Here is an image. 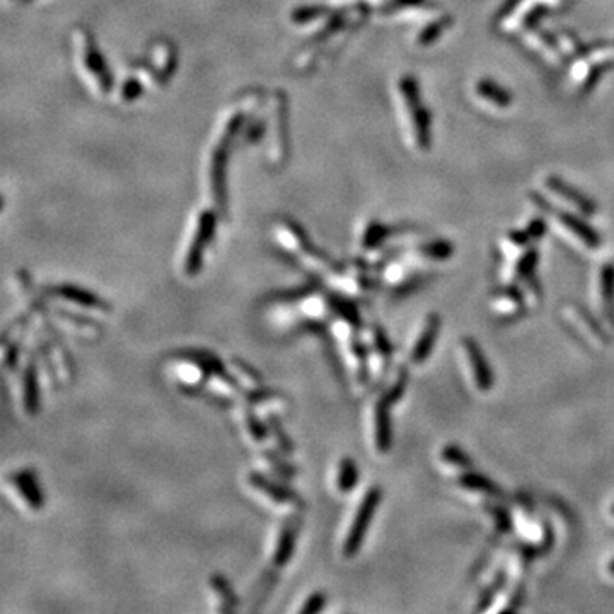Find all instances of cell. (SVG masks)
Wrapping results in <instances>:
<instances>
[{"mask_svg": "<svg viewBox=\"0 0 614 614\" xmlns=\"http://www.w3.org/2000/svg\"><path fill=\"white\" fill-rule=\"evenodd\" d=\"M242 123L241 115H234L227 120L224 132H222L219 142L213 147L212 156H210V168H208V181H210V189H212V195L215 198L217 203L220 205V208L225 207V164H227V151H229V142L230 139H234L236 132L239 130Z\"/></svg>", "mask_w": 614, "mask_h": 614, "instance_id": "6da1fadb", "label": "cell"}, {"mask_svg": "<svg viewBox=\"0 0 614 614\" xmlns=\"http://www.w3.org/2000/svg\"><path fill=\"white\" fill-rule=\"evenodd\" d=\"M382 499V491L379 487H372L370 490H367L365 496L362 499L361 505H358L357 514L353 517V522H351L349 536H346L345 543H343V555L346 558H351L358 553L361 549L363 537H365L367 529H369L370 522H372V517L377 510V505Z\"/></svg>", "mask_w": 614, "mask_h": 614, "instance_id": "7a4b0ae2", "label": "cell"}, {"mask_svg": "<svg viewBox=\"0 0 614 614\" xmlns=\"http://www.w3.org/2000/svg\"><path fill=\"white\" fill-rule=\"evenodd\" d=\"M217 219L212 212L205 210L198 215L195 237H193L192 244H189L187 258H184V272L188 277H196L200 273L201 265H203V254L207 251L210 241L213 239V232H215Z\"/></svg>", "mask_w": 614, "mask_h": 614, "instance_id": "3957f363", "label": "cell"}, {"mask_svg": "<svg viewBox=\"0 0 614 614\" xmlns=\"http://www.w3.org/2000/svg\"><path fill=\"white\" fill-rule=\"evenodd\" d=\"M77 54L80 56V62L84 63V70L86 74L91 77L92 80H96V86L101 92H108L111 89V75L108 74L106 65H104L101 54L96 46L94 42L91 39V36L86 31H79L77 33Z\"/></svg>", "mask_w": 614, "mask_h": 614, "instance_id": "277c9868", "label": "cell"}, {"mask_svg": "<svg viewBox=\"0 0 614 614\" xmlns=\"http://www.w3.org/2000/svg\"><path fill=\"white\" fill-rule=\"evenodd\" d=\"M176 357L183 358L189 363L196 367L198 372L201 374V381H208V379H217V381L227 386L229 389L239 391L241 386L236 379L227 372V369L224 367L219 358L213 357L212 353L203 350H183L180 353H176Z\"/></svg>", "mask_w": 614, "mask_h": 614, "instance_id": "5b68a950", "label": "cell"}, {"mask_svg": "<svg viewBox=\"0 0 614 614\" xmlns=\"http://www.w3.org/2000/svg\"><path fill=\"white\" fill-rule=\"evenodd\" d=\"M248 482L254 490H258L260 494L268 496L272 502L278 505H294V507H302V503H304L301 496H299L294 490H290L289 487H285V484L278 482H272V480H268L265 475H261V472L258 471L249 472Z\"/></svg>", "mask_w": 614, "mask_h": 614, "instance_id": "8992f818", "label": "cell"}, {"mask_svg": "<svg viewBox=\"0 0 614 614\" xmlns=\"http://www.w3.org/2000/svg\"><path fill=\"white\" fill-rule=\"evenodd\" d=\"M12 487L18 490V494L26 502V505L33 510H42L44 507V495L39 487L33 470H21L9 476Z\"/></svg>", "mask_w": 614, "mask_h": 614, "instance_id": "52a82bcc", "label": "cell"}, {"mask_svg": "<svg viewBox=\"0 0 614 614\" xmlns=\"http://www.w3.org/2000/svg\"><path fill=\"white\" fill-rule=\"evenodd\" d=\"M297 531H299V524L296 517H292V519H290L289 522H285L284 527H282L272 560L275 570H280V568H284L290 563V558H292L294 555V549H296Z\"/></svg>", "mask_w": 614, "mask_h": 614, "instance_id": "ba28073f", "label": "cell"}, {"mask_svg": "<svg viewBox=\"0 0 614 614\" xmlns=\"http://www.w3.org/2000/svg\"><path fill=\"white\" fill-rule=\"evenodd\" d=\"M51 292L55 294V296L65 299V301L72 302V304H77L80 307H86V309H96V311H110L111 306L108 304L106 301H103V299L96 296V294L89 292L86 289H80V287L77 285H56L54 287V290Z\"/></svg>", "mask_w": 614, "mask_h": 614, "instance_id": "9c48e42d", "label": "cell"}, {"mask_svg": "<svg viewBox=\"0 0 614 614\" xmlns=\"http://www.w3.org/2000/svg\"><path fill=\"white\" fill-rule=\"evenodd\" d=\"M464 346H466L468 357H470V363L472 369V375H475L476 386L482 391H488L494 387V372H491L490 365H488L487 358H484L480 345H476L471 338L464 340Z\"/></svg>", "mask_w": 614, "mask_h": 614, "instance_id": "30bf717a", "label": "cell"}, {"mask_svg": "<svg viewBox=\"0 0 614 614\" xmlns=\"http://www.w3.org/2000/svg\"><path fill=\"white\" fill-rule=\"evenodd\" d=\"M23 399L24 410L27 415H36L39 410V382H38V369L31 358L26 365L23 375Z\"/></svg>", "mask_w": 614, "mask_h": 614, "instance_id": "8fae6325", "label": "cell"}, {"mask_svg": "<svg viewBox=\"0 0 614 614\" xmlns=\"http://www.w3.org/2000/svg\"><path fill=\"white\" fill-rule=\"evenodd\" d=\"M389 406L391 403L386 398H382L381 401L375 405V446H377L379 452H387L391 447V418H389Z\"/></svg>", "mask_w": 614, "mask_h": 614, "instance_id": "7c38bea8", "label": "cell"}, {"mask_svg": "<svg viewBox=\"0 0 614 614\" xmlns=\"http://www.w3.org/2000/svg\"><path fill=\"white\" fill-rule=\"evenodd\" d=\"M439 330H440V319L439 316H435L434 314V316L428 318L425 330L422 331L417 345L413 346V351H411V361L415 363H422L427 361L432 349H434V343L439 337Z\"/></svg>", "mask_w": 614, "mask_h": 614, "instance_id": "4fadbf2b", "label": "cell"}, {"mask_svg": "<svg viewBox=\"0 0 614 614\" xmlns=\"http://www.w3.org/2000/svg\"><path fill=\"white\" fill-rule=\"evenodd\" d=\"M358 483V468L357 463L350 458H343L338 466L337 487L342 494H350Z\"/></svg>", "mask_w": 614, "mask_h": 614, "instance_id": "5bb4252c", "label": "cell"}, {"mask_svg": "<svg viewBox=\"0 0 614 614\" xmlns=\"http://www.w3.org/2000/svg\"><path fill=\"white\" fill-rule=\"evenodd\" d=\"M210 584H212L213 591L220 596L222 606H220V611L222 613H227V611H234V609L237 608V604H239V601H237L236 594H234L232 587L229 585V580L225 579L224 575H220V573H213L212 579H210Z\"/></svg>", "mask_w": 614, "mask_h": 614, "instance_id": "9a60e30c", "label": "cell"}, {"mask_svg": "<svg viewBox=\"0 0 614 614\" xmlns=\"http://www.w3.org/2000/svg\"><path fill=\"white\" fill-rule=\"evenodd\" d=\"M459 483L463 484V487L470 488V490H478L483 491V494L491 495V496H500L499 487L494 482H490L488 478H484L483 475H476V472H466V475H463L459 478Z\"/></svg>", "mask_w": 614, "mask_h": 614, "instance_id": "2e32d148", "label": "cell"}, {"mask_svg": "<svg viewBox=\"0 0 614 614\" xmlns=\"http://www.w3.org/2000/svg\"><path fill=\"white\" fill-rule=\"evenodd\" d=\"M603 299H604V309L608 316L614 322V268L613 266H606L603 270Z\"/></svg>", "mask_w": 614, "mask_h": 614, "instance_id": "e0dca14e", "label": "cell"}, {"mask_svg": "<svg viewBox=\"0 0 614 614\" xmlns=\"http://www.w3.org/2000/svg\"><path fill=\"white\" fill-rule=\"evenodd\" d=\"M330 306H331V309H333L334 313L338 314V316L346 319V321L351 322V325H357V326L361 325V318H358L357 307H355L353 304H350L349 301H345V299L337 297V296H331Z\"/></svg>", "mask_w": 614, "mask_h": 614, "instance_id": "ac0fdd59", "label": "cell"}, {"mask_svg": "<svg viewBox=\"0 0 614 614\" xmlns=\"http://www.w3.org/2000/svg\"><path fill=\"white\" fill-rule=\"evenodd\" d=\"M268 423H270V430H272V434L275 435V439H277L278 447H280V451L284 452V454H292L294 452V444L292 440L289 439V435L285 434L284 427H282L280 420L277 417H268Z\"/></svg>", "mask_w": 614, "mask_h": 614, "instance_id": "d6986e66", "label": "cell"}, {"mask_svg": "<svg viewBox=\"0 0 614 614\" xmlns=\"http://www.w3.org/2000/svg\"><path fill=\"white\" fill-rule=\"evenodd\" d=\"M230 365H232V369L236 370L237 374H241L242 377H246V381L254 384V386H261V382H263V377H261V374L258 372L254 367L249 365L248 362H244L239 357H232L230 358Z\"/></svg>", "mask_w": 614, "mask_h": 614, "instance_id": "ffe728a7", "label": "cell"}, {"mask_svg": "<svg viewBox=\"0 0 614 614\" xmlns=\"http://www.w3.org/2000/svg\"><path fill=\"white\" fill-rule=\"evenodd\" d=\"M246 425H248L249 434H251V437L256 442H265L266 437H268V428H266L265 423L253 411H249L248 417H246Z\"/></svg>", "mask_w": 614, "mask_h": 614, "instance_id": "44dd1931", "label": "cell"}, {"mask_svg": "<svg viewBox=\"0 0 614 614\" xmlns=\"http://www.w3.org/2000/svg\"><path fill=\"white\" fill-rule=\"evenodd\" d=\"M442 456H444V459L447 461V463L454 464V466H461V468H470L471 466L470 458H468V456L456 446H447L446 449H444Z\"/></svg>", "mask_w": 614, "mask_h": 614, "instance_id": "7402d4cb", "label": "cell"}, {"mask_svg": "<svg viewBox=\"0 0 614 614\" xmlns=\"http://www.w3.org/2000/svg\"><path fill=\"white\" fill-rule=\"evenodd\" d=\"M326 606V596L322 592H313L309 597L306 599L304 606H302L299 611L302 614H316L319 611H322Z\"/></svg>", "mask_w": 614, "mask_h": 614, "instance_id": "603a6c76", "label": "cell"}, {"mask_svg": "<svg viewBox=\"0 0 614 614\" xmlns=\"http://www.w3.org/2000/svg\"><path fill=\"white\" fill-rule=\"evenodd\" d=\"M266 458H268L270 463L275 464V468H277V471L280 472L282 476H292V475H296V472H297L296 468H292V466H289V464H285V461L282 459L280 456L273 454V452H266Z\"/></svg>", "mask_w": 614, "mask_h": 614, "instance_id": "cb8c5ba5", "label": "cell"}, {"mask_svg": "<svg viewBox=\"0 0 614 614\" xmlns=\"http://www.w3.org/2000/svg\"><path fill=\"white\" fill-rule=\"evenodd\" d=\"M374 340H375V346H377L379 351L384 355V357H389L391 355V345L389 340H387L386 333L379 328V326H375L374 330Z\"/></svg>", "mask_w": 614, "mask_h": 614, "instance_id": "d4e9b609", "label": "cell"}, {"mask_svg": "<svg viewBox=\"0 0 614 614\" xmlns=\"http://www.w3.org/2000/svg\"><path fill=\"white\" fill-rule=\"evenodd\" d=\"M536 265V253H529L524 256V260L520 261L519 266V275L520 277H527V275H531L532 270H534Z\"/></svg>", "mask_w": 614, "mask_h": 614, "instance_id": "484cf974", "label": "cell"}, {"mask_svg": "<svg viewBox=\"0 0 614 614\" xmlns=\"http://www.w3.org/2000/svg\"><path fill=\"white\" fill-rule=\"evenodd\" d=\"M18 358H19V346L15 345V343H12L6 355V365L9 367V370H15V367H18Z\"/></svg>", "mask_w": 614, "mask_h": 614, "instance_id": "4316f807", "label": "cell"}, {"mask_svg": "<svg viewBox=\"0 0 614 614\" xmlns=\"http://www.w3.org/2000/svg\"><path fill=\"white\" fill-rule=\"evenodd\" d=\"M609 570H611V573H613V575H614V561H613V563H611V565H609Z\"/></svg>", "mask_w": 614, "mask_h": 614, "instance_id": "83f0119b", "label": "cell"}]
</instances>
